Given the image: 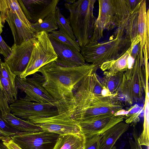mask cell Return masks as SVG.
Here are the masks:
<instances>
[{"instance_id":"obj_41","label":"cell","mask_w":149,"mask_h":149,"mask_svg":"<svg viewBox=\"0 0 149 149\" xmlns=\"http://www.w3.org/2000/svg\"><path fill=\"white\" fill-rule=\"evenodd\" d=\"M112 149H116V148L115 146H114Z\"/></svg>"},{"instance_id":"obj_43","label":"cell","mask_w":149,"mask_h":149,"mask_svg":"<svg viewBox=\"0 0 149 149\" xmlns=\"http://www.w3.org/2000/svg\"><path fill=\"white\" fill-rule=\"evenodd\" d=\"M2 136H0V140H1V139Z\"/></svg>"},{"instance_id":"obj_6","label":"cell","mask_w":149,"mask_h":149,"mask_svg":"<svg viewBox=\"0 0 149 149\" xmlns=\"http://www.w3.org/2000/svg\"><path fill=\"white\" fill-rule=\"evenodd\" d=\"M34 37L35 42L30 60L24 71L18 76L20 78H25L38 72L40 68L55 61L57 58L48 33L38 32Z\"/></svg>"},{"instance_id":"obj_18","label":"cell","mask_w":149,"mask_h":149,"mask_svg":"<svg viewBox=\"0 0 149 149\" xmlns=\"http://www.w3.org/2000/svg\"><path fill=\"white\" fill-rule=\"evenodd\" d=\"M104 76L102 81L104 90L109 95L117 96L124 89L126 79L124 72L112 74L104 73Z\"/></svg>"},{"instance_id":"obj_27","label":"cell","mask_w":149,"mask_h":149,"mask_svg":"<svg viewBox=\"0 0 149 149\" xmlns=\"http://www.w3.org/2000/svg\"><path fill=\"white\" fill-rule=\"evenodd\" d=\"M55 16L57 25H60L73 40L76 41V38L68 19L65 18L62 14L58 7L56 8Z\"/></svg>"},{"instance_id":"obj_19","label":"cell","mask_w":149,"mask_h":149,"mask_svg":"<svg viewBox=\"0 0 149 149\" xmlns=\"http://www.w3.org/2000/svg\"><path fill=\"white\" fill-rule=\"evenodd\" d=\"M131 46L122 56L114 61L106 63L100 68L104 73L112 74L120 72H124L130 68L134 60L131 56Z\"/></svg>"},{"instance_id":"obj_34","label":"cell","mask_w":149,"mask_h":149,"mask_svg":"<svg viewBox=\"0 0 149 149\" xmlns=\"http://www.w3.org/2000/svg\"><path fill=\"white\" fill-rule=\"evenodd\" d=\"M131 57L135 60L139 54L140 49V38L138 35L131 42Z\"/></svg>"},{"instance_id":"obj_3","label":"cell","mask_w":149,"mask_h":149,"mask_svg":"<svg viewBox=\"0 0 149 149\" xmlns=\"http://www.w3.org/2000/svg\"><path fill=\"white\" fill-rule=\"evenodd\" d=\"M95 0H78L64 3L70 13L68 19L76 40L81 47L88 44L92 36L96 19L93 11Z\"/></svg>"},{"instance_id":"obj_38","label":"cell","mask_w":149,"mask_h":149,"mask_svg":"<svg viewBox=\"0 0 149 149\" xmlns=\"http://www.w3.org/2000/svg\"><path fill=\"white\" fill-rule=\"evenodd\" d=\"M149 9H148L147 11L146 16V34L145 43L146 45L147 52L149 55Z\"/></svg>"},{"instance_id":"obj_30","label":"cell","mask_w":149,"mask_h":149,"mask_svg":"<svg viewBox=\"0 0 149 149\" xmlns=\"http://www.w3.org/2000/svg\"><path fill=\"white\" fill-rule=\"evenodd\" d=\"M17 133L4 120L0 112V136L10 137Z\"/></svg>"},{"instance_id":"obj_2","label":"cell","mask_w":149,"mask_h":149,"mask_svg":"<svg viewBox=\"0 0 149 149\" xmlns=\"http://www.w3.org/2000/svg\"><path fill=\"white\" fill-rule=\"evenodd\" d=\"M97 70L95 66L91 63L67 67L54 61L40 68L38 72L44 78L43 86L56 102L64 98L72 99L83 79Z\"/></svg>"},{"instance_id":"obj_12","label":"cell","mask_w":149,"mask_h":149,"mask_svg":"<svg viewBox=\"0 0 149 149\" xmlns=\"http://www.w3.org/2000/svg\"><path fill=\"white\" fill-rule=\"evenodd\" d=\"M35 40L34 36L19 45L14 44L11 52L4 59L13 73L19 76L25 70L30 60Z\"/></svg>"},{"instance_id":"obj_10","label":"cell","mask_w":149,"mask_h":149,"mask_svg":"<svg viewBox=\"0 0 149 149\" xmlns=\"http://www.w3.org/2000/svg\"><path fill=\"white\" fill-rule=\"evenodd\" d=\"M32 75L31 77L21 78L17 76L15 77L16 87L26 94L23 98L27 101L40 103L55 102L43 86L45 81L43 76L37 72Z\"/></svg>"},{"instance_id":"obj_39","label":"cell","mask_w":149,"mask_h":149,"mask_svg":"<svg viewBox=\"0 0 149 149\" xmlns=\"http://www.w3.org/2000/svg\"><path fill=\"white\" fill-rule=\"evenodd\" d=\"M0 149H8L1 141L0 142Z\"/></svg>"},{"instance_id":"obj_35","label":"cell","mask_w":149,"mask_h":149,"mask_svg":"<svg viewBox=\"0 0 149 149\" xmlns=\"http://www.w3.org/2000/svg\"><path fill=\"white\" fill-rule=\"evenodd\" d=\"M134 141L132 139L129 140V143L130 146V149H142L141 146L140 144L138 141V136L137 130L134 127L132 133Z\"/></svg>"},{"instance_id":"obj_9","label":"cell","mask_w":149,"mask_h":149,"mask_svg":"<svg viewBox=\"0 0 149 149\" xmlns=\"http://www.w3.org/2000/svg\"><path fill=\"white\" fill-rule=\"evenodd\" d=\"M98 17L94 25L93 35L89 43H95L102 37L104 30L116 28L118 20V10L116 0H99Z\"/></svg>"},{"instance_id":"obj_40","label":"cell","mask_w":149,"mask_h":149,"mask_svg":"<svg viewBox=\"0 0 149 149\" xmlns=\"http://www.w3.org/2000/svg\"><path fill=\"white\" fill-rule=\"evenodd\" d=\"M76 0H66L65 1L66 2V3L71 4L73 3H74Z\"/></svg>"},{"instance_id":"obj_21","label":"cell","mask_w":149,"mask_h":149,"mask_svg":"<svg viewBox=\"0 0 149 149\" xmlns=\"http://www.w3.org/2000/svg\"><path fill=\"white\" fill-rule=\"evenodd\" d=\"M86 141L81 133L59 135L53 149H84Z\"/></svg>"},{"instance_id":"obj_42","label":"cell","mask_w":149,"mask_h":149,"mask_svg":"<svg viewBox=\"0 0 149 149\" xmlns=\"http://www.w3.org/2000/svg\"><path fill=\"white\" fill-rule=\"evenodd\" d=\"M1 53H2L1 50V49L0 48V54H1Z\"/></svg>"},{"instance_id":"obj_33","label":"cell","mask_w":149,"mask_h":149,"mask_svg":"<svg viewBox=\"0 0 149 149\" xmlns=\"http://www.w3.org/2000/svg\"><path fill=\"white\" fill-rule=\"evenodd\" d=\"M6 0H0V34L2 32L5 22L6 13L8 10Z\"/></svg>"},{"instance_id":"obj_20","label":"cell","mask_w":149,"mask_h":149,"mask_svg":"<svg viewBox=\"0 0 149 149\" xmlns=\"http://www.w3.org/2000/svg\"><path fill=\"white\" fill-rule=\"evenodd\" d=\"M140 7L132 12L115 31L130 40L131 42L139 35L138 19Z\"/></svg>"},{"instance_id":"obj_31","label":"cell","mask_w":149,"mask_h":149,"mask_svg":"<svg viewBox=\"0 0 149 149\" xmlns=\"http://www.w3.org/2000/svg\"><path fill=\"white\" fill-rule=\"evenodd\" d=\"M0 74L12 85L16 86L15 79L16 76L11 72L8 65L1 61H0Z\"/></svg>"},{"instance_id":"obj_11","label":"cell","mask_w":149,"mask_h":149,"mask_svg":"<svg viewBox=\"0 0 149 149\" xmlns=\"http://www.w3.org/2000/svg\"><path fill=\"white\" fill-rule=\"evenodd\" d=\"M59 135L42 130L17 132L10 138L22 149H53Z\"/></svg>"},{"instance_id":"obj_8","label":"cell","mask_w":149,"mask_h":149,"mask_svg":"<svg viewBox=\"0 0 149 149\" xmlns=\"http://www.w3.org/2000/svg\"><path fill=\"white\" fill-rule=\"evenodd\" d=\"M9 107L13 114L28 121L33 119L53 116L58 113L56 102L40 103L21 98L10 104Z\"/></svg>"},{"instance_id":"obj_29","label":"cell","mask_w":149,"mask_h":149,"mask_svg":"<svg viewBox=\"0 0 149 149\" xmlns=\"http://www.w3.org/2000/svg\"><path fill=\"white\" fill-rule=\"evenodd\" d=\"M138 141L142 146L148 147L149 146V120L148 112L145 115L143 131L138 136Z\"/></svg>"},{"instance_id":"obj_7","label":"cell","mask_w":149,"mask_h":149,"mask_svg":"<svg viewBox=\"0 0 149 149\" xmlns=\"http://www.w3.org/2000/svg\"><path fill=\"white\" fill-rule=\"evenodd\" d=\"M146 72L139 54L131 67L124 72L126 83L122 93L131 103L133 101L141 99L146 92Z\"/></svg>"},{"instance_id":"obj_24","label":"cell","mask_w":149,"mask_h":149,"mask_svg":"<svg viewBox=\"0 0 149 149\" xmlns=\"http://www.w3.org/2000/svg\"><path fill=\"white\" fill-rule=\"evenodd\" d=\"M55 11L51 13L41 22L31 23V26L38 32L44 31L48 33L56 30L58 27L55 19Z\"/></svg>"},{"instance_id":"obj_14","label":"cell","mask_w":149,"mask_h":149,"mask_svg":"<svg viewBox=\"0 0 149 149\" xmlns=\"http://www.w3.org/2000/svg\"><path fill=\"white\" fill-rule=\"evenodd\" d=\"M57 55L55 61L58 64L67 67H74L85 64V60L80 52L48 35Z\"/></svg>"},{"instance_id":"obj_4","label":"cell","mask_w":149,"mask_h":149,"mask_svg":"<svg viewBox=\"0 0 149 149\" xmlns=\"http://www.w3.org/2000/svg\"><path fill=\"white\" fill-rule=\"evenodd\" d=\"M131 45L130 40L116 35L109 41L88 43L81 47V53L85 61L95 65L97 69L104 63L118 59L125 53Z\"/></svg>"},{"instance_id":"obj_1","label":"cell","mask_w":149,"mask_h":149,"mask_svg":"<svg viewBox=\"0 0 149 149\" xmlns=\"http://www.w3.org/2000/svg\"><path fill=\"white\" fill-rule=\"evenodd\" d=\"M95 74L81 81L71 99L63 98L72 118L77 122L93 121L117 115L123 107L117 96L99 94L95 90Z\"/></svg>"},{"instance_id":"obj_28","label":"cell","mask_w":149,"mask_h":149,"mask_svg":"<svg viewBox=\"0 0 149 149\" xmlns=\"http://www.w3.org/2000/svg\"><path fill=\"white\" fill-rule=\"evenodd\" d=\"M7 7L17 15L19 18L27 25L31 26V23L27 19L17 0H6Z\"/></svg>"},{"instance_id":"obj_26","label":"cell","mask_w":149,"mask_h":149,"mask_svg":"<svg viewBox=\"0 0 149 149\" xmlns=\"http://www.w3.org/2000/svg\"><path fill=\"white\" fill-rule=\"evenodd\" d=\"M58 30L51 32L48 35L60 42L72 47L80 52L81 47L78 42L73 40L59 25H58Z\"/></svg>"},{"instance_id":"obj_22","label":"cell","mask_w":149,"mask_h":149,"mask_svg":"<svg viewBox=\"0 0 149 149\" xmlns=\"http://www.w3.org/2000/svg\"><path fill=\"white\" fill-rule=\"evenodd\" d=\"M10 112H0L4 120L17 132H36L42 130L34 124L16 116Z\"/></svg>"},{"instance_id":"obj_15","label":"cell","mask_w":149,"mask_h":149,"mask_svg":"<svg viewBox=\"0 0 149 149\" xmlns=\"http://www.w3.org/2000/svg\"><path fill=\"white\" fill-rule=\"evenodd\" d=\"M121 114L110 116L93 121L77 122L81 133L87 139L95 136L102 135L108 130L123 121Z\"/></svg>"},{"instance_id":"obj_5","label":"cell","mask_w":149,"mask_h":149,"mask_svg":"<svg viewBox=\"0 0 149 149\" xmlns=\"http://www.w3.org/2000/svg\"><path fill=\"white\" fill-rule=\"evenodd\" d=\"M56 102L58 112L57 115L33 119L29 122L42 130L59 135L81 133L78 123L72 118L71 112L59 101Z\"/></svg>"},{"instance_id":"obj_25","label":"cell","mask_w":149,"mask_h":149,"mask_svg":"<svg viewBox=\"0 0 149 149\" xmlns=\"http://www.w3.org/2000/svg\"><path fill=\"white\" fill-rule=\"evenodd\" d=\"M0 88L6 95L8 104H10L17 100V88L0 74Z\"/></svg>"},{"instance_id":"obj_37","label":"cell","mask_w":149,"mask_h":149,"mask_svg":"<svg viewBox=\"0 0 149 149\" xmlns=\"http://www.w3.org/2000/svg\"><path fill=\"white\" fill-rule=\"evenodd\" d=\"M0 34V48L1 50L2 54L5 59L7 58L11 52L10 48L5 42Z\"/></svg>"},{"instance_id":"obj_13","label":"cell","mask_w":149,"mask_h":149,"mask_svg":"<svg viewBox=\"0 0 149 149\" xmlns=\"http://www.w3.org/2000/svg\"><path fill=\"white\" fill-rule=\"evenodd\" d=\"M27 19L31 23L41 22L56 10L59 0H18Z\"/></svg>"},{"instance_id":"obj_36","label":"cell","mask_w":149,"mask_h":149,"mask_svg":"<svg viewBox=\"0 0 149 149\" xmlns=\"http://www.w3.org/2000/svg\"><path fill=\"white\" fill-rule=\"evenodd\" d=\"M1 141L8 149H22L9 137H6L2 136Z\"/></svg>"},{"instance_id":"obj_23","label":"cell","mask_w":149,"mask_h":149,"mask_svg":"<svg viewBox=\"0 0 149 149\" xmlns=\"http://www.w3.org/2000/svg\"><path fill=\"white\" fill-rule=\"evenodd\" d=\"M146 0H142L139 10L138 19V32L140 38V49L139 54L141 63L144 62L143 50L146 41Z\"/></svg>"},{"instance_id":"obj_16","label":"cell","mask_w":149,"mask_h":149,"mask_svg":"<svg viewBox=\"0 0 149 149\" xmlns=\"http://www.w3.org/2000/svg\"><path fill=\"white\" fill-rule=\"evenodd\" d=\"M5 21L11 29L14 44H21L33 37L38 32L32 26L25 24L15 13L9 9L6 13Z\"/></svg>"},{"instance_id":"obj_32","label":"cell","mask_w":149,"mask_h":149,"mask_svg":"<svg viewBox=\"0 0 149 149\" xmlns=\"http://www.w3.org/2000/svg\"><path fill=\"white\" fill-rule=\"evenodd\" d=\"M102 135L95 136L86 139L84 149H99Z\"/></svg>"},{"instance_id":"obj_17","label":"cell","mask_w":149,"mask_h":149,"mask_svg":"<svg viewBox=\"0 0 149 149\" xmlns=\"http://www.w3.org/2000/svg\"><path fill=\"white\" fill-rule=\"evenodd\" d=\"M129 127V124L122 121L108 130L102 135L99 149H112L117 141Z\"/></svg>"},{"instance_id":"obj_44","label":"cell","mask_w":149,"mask_h":149,"mask_svg":"<svg viewBox=\"0 0 149 149\" xmlns=\"http://www.w3.org/2000/svg\"><path fill=\"white\" fill-rule=\"evenodd\" d=\"M0 61H1V58H0Z\"/></svg>"}]
</instances>
